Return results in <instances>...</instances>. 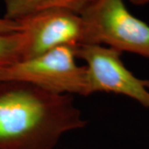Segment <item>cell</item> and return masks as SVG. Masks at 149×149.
<instances>
[{
    "instance_id": "cell-9",
    "label": "cell",
    "mask_w": 149,
    "mask_h": 149,
    "mask_svg": "<svg viewBox=\"0 0 149 149\" xmlns=\"http://www.w3.org/2000/svg\"><path fill=\"white\" fill-rule=\"evenodd\" d=\"M131 3L137 6L148 5L149 4V0H129Z\"/></svg>"
},
{
    "instance_id": "cell-4",
    "label": "cell",
    "mask_w": 149,
    "mask_h": 149,
    "mask_svg": "<svg viewBox=\"0 0 149 149\" xmlns=\"http://www.w3.org/2000/svg\"><path fill=\"white\" fill-rule=\"evenodd\" d=\"M75 56L85 62L88 95L97 92L127 96L149 110V79L133 74L123 62L122 52L102 45H81Z\"/></svg>"
},
{
    "instance_id": "cell-7",
    "label": "cell",
    "mask_w": 149,
    "mask_h": 149,
    "mask_svg": "<svg viewBox=\"0 0 149 149\" xmlns=\"http://www.w3.org/2000/svg\"><path fill=\"white\" fill-rule=\"evenodd\" d=\"M25 35L22 32L0 34V70L24 58Z\"/></svg>"
},
{
    "instance_id": "cell-3",
    "label": "cell",
    "mask_w": 149,
    "mask_h": 149,
    "mask_svg": "<svg viewBox=\"0 0 149 149\" xmlns=\"http://www.w3.org/2000/svg\"><path fill=\"white\" fill-rule=\"evenodd\" d=\"M74 47H61L0 70V81H20L57 95H88L87 69Z\"/></svg>"
},
{
    "instance_id": "cell-1",
    "label": "cell",
    "mask_w": 149,
    "mask_h": 149,
    "mask_svg": "<svg viewBox=\"0 0 149 149\" xmlns=\"http://www.w3.org/2000/svg\"><path fill=\"white\" fill-rule=\"evenodd\" d=\"M87 121L72 95L20 81H0V149H53Z\"/></svg>"
},
{
    "instance_id": "cell-5",
    "label": "cell",
    "mask_w": 149,
    "mask_h": 149,
    "mask_svg": "<svg viewBox=\"0 0 149 149\" xmlns=\"http://www.w3.org/2000/svg\"><path fill=\"white\" fill-rule=\"evenodd\" d=\"M25 35L24 58H32L61 47L84 45L85 25L80 14L65 9H48L20 21Z\"/></svg>"
},
{
    "instance_id": "cell-6",
    "label": "cell",
    "mask_w": 149,
    "mask_h": 149,
    "mask_svg": "<svg viewBox=\"0 0 149 149\" xmlns=\"http://www.w3.org/2000/svg\"><path fill=\"white\" fill-rule=\"evenodd\" d=\"M94 0H4V17L20 21L26 17L48 9H65L81 14Z\"/></svg>"
},
{
    "instance_id": "cell-8",
    "label": "cell",
    "mask_w": 149,
    "mask_h": 149,
    "mask_svg": "<svg viewBox=\"0 0 149 149\" xmlns=\"http://www.w3.org/2000/svg\"><path fill=\"white\" fill-rule=\"evenodd\" d=\"M22 32V24L20 22L0 18V34Z\"/></svg>"
},
{
    "instance_id": "cell-2",
    "label": "cell",
    "mask_w": 149,
    "mask_h": 149,
    "mask_svg": "<svg viewBox=\"0 0 149 149\" xmlns=\"http://www.w3.org/2000/svg\"><path fill=\"white\" fill-rule=\"evenodd\" d=\"M80 16L84 45H102L149 59V25L133 15L123 0H94Z\"/></svg>"
}]
</instances>
